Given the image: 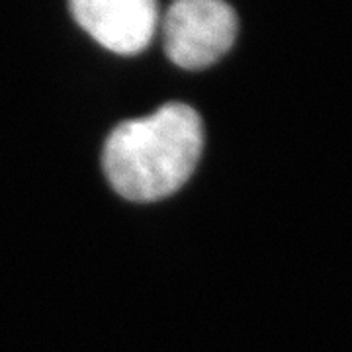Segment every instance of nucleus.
Here are the masks:
<instances>
[{
	"mask_svg": "<svg viewBox=\"0 0 352 352\" xmlns=\"http://www.w3.org/2000/svg\"><path fill=\"white\" fill-rule=\"evenodd\" d=\"M201 149L204 124L198 112L182 102H168L116 127L104 145L102 164L120 196L157 201L186 184Z\"/></svg>",
	"mask_w": 352,
	"mask_h": 352,
	"instance_id": "nucleus-1",
	"label": "nucleus"
},
{
	"mask_svg": "<svg viewBox=\"0 0 352 352\" xmlns=\"http://www.w3.org/2000/svg\"><path fill=\"white\" fill-rule=\"evenodd\" d=\"M69 6L76 24L118 55L145 50L159 25L157 0H69Z\"/></svg>",
	"mask_w": 352,
	"mask_h": 352,
	"instance_id": "nucleus-3",
	"label": "nucleus"
},
{
	"mask_svg": "<svg viewBox=\"0 0 352 352\" xmlns=\"http://www.w3.org/2000/svg\"><path fill=\"white\" fill-rule=\"evenodd\" d=\"M237 38V14L226 0H175L163 18L168 59L182 69L219 61Z\"/></svg>",
	"mask_w": 352,
	"mask_h": 352,
	"instance_id": "nucleus-2",
	"label": "nucleus"
}]
</instances>
